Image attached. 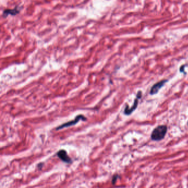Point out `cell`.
I'll return each instance as SVG.
<instances>
[{
    "label": "cell",
    "instance_id": "6da1fadb",
    "mask_svg": "<svg viewBox=\"0 0 188 188\" xmlns=\"http://www.w3.org/2000/svg\"><path fill=\"white\" fill-rule=\"evenodd\" d=\"M168 128L166 125L158 126L154 129L151 135V138L153 141H159L165 138Z\"/></svg>",
    "mask_w": 188,
    "mask_h": 188
},
{
    "label": "cell",
    "instance_id": "7a4b0ae2",
    "mask_svg": "<svg viewBox=\"0 0 188 188\" xmlns=\"http://www.w3.org/2000/svg\"><path fill=\"white\" fill-rule=\"evenodd\" d=\"M80 120L86 121L87 118L84 115H83L82 114H79V115H78L77 116H76L75 118L73 119V120H71V121H69L68 122L63 123L62 125H60L59 126H57V128H56V130H61V129H64V128H69V127H70V126L75 125L76 124H77Z\"/></svg>",
    "mask_w": 188,
    "mask_h": 188
},
{
    "label": "cell",
    "instance_id": "3957f363",
    "mask_svg": "<svg viewBox=\"0 0 188 188\" xmlns=\"http://www.w3.org/2000/svg\"><path fill=\"white\" fill-rule=\"evenodd\" d=\"M141 97H142V92L140 91H138V94L136 95V98L135 101H134V104H133V105L132 106V107L129 108V105H128L126 106L125 108L124 109V113L125 115H130L131 114H132L133 112L135 111L136 109L138 108V99H140Z\"/></svg>",
    "mask_w": 188,
    "mask_h": 188
},
{
    "label": "cell",
    "instance_id": "277c9868",
    "mask_svg": "<svg viewBox=\"0 0 188 188\" xmlns=\"http://www.w3.org/2000/svg\"><path fill=\"white\" fill-rule=\"evenodd\" d=\"M57 156L63 162L66 163H71L72 162V160L69 156L68 154L65 150H60L57 152Z\"/></svg>",
    "mask_w": 188,
    "mask_h": 188
},
{
    "label": "cell",
    "instance_id": "5b68a950",
    "mask_svg": "<svg viewBox=\"0 0 188 188\" xmlns=\"http://www.w3.org/2000/svg\"><path fill=\"white\" fill-rule=\"evenodd\" d=\"M167 82H168V80H162L155 83L151 89L150 94L151 95H154V94L158 93V92L160 89V88H162L164 85H165V83Z\"/></svg>",
    "mask_w": 188,
    "mask_h": 188
},
{
    "label": "cell",
    "instance_id": "8992f818",
    "mask_svg": "<svg viewBox=\"0 0 188 188\" xmlns=\"http://www.w3.org/2000/svg\"><path fill=\"white\" fill-rule=\"evenodd\" d=\"M22 6H17L13 9H7L4 10L3 12V18H6L8 15L11 16H16L17 14L19 13L20 11L22 9Z\"/></svg>",
    "mask_w": 188,
    "mask_h": 188
},
{
    "label": "cell",
    "instance_id": "52a82bcc",
    "mask_svg": "<svg viewBox=\"0 0 188 188\" xmlns=\"http://www.w3.org/2000/svg\"><path fill=\"white\" fill-rule=\"evenodd\" d=\"M119 176L118 174H115L114 176H113V178H112V183L113 184H115L116 183V181L118 180V179L119 178Z\"/></svg>",
    "mask_w": 188,
    "mask_h": 188
},
{
    "label": "cell",
    "instance_id": "ba28073f",
    "mask_svg": "<svg viewBox=\"0 0 188 188\" xmlns=\"http://www.w3.org/2000/svg\"><path fill=\"white\" fill-rule=\"evenodd\" d=\"M37 167H38V169L41 170L43 167V163H40L39 164H38Z\"/></svg>",
    "mask_w": 188,
    "mask_h": 188
},
{
    "label": "cell",
    "instance_id": "9c48e42d",
    "mask_svg": "<svg viewBox=\"0 0 188 188\" xmlns=\"http://www.w3.org/2000/svg\"></svg>",
    "mask_w": 188,
    "mask_h": 188
}]
</instances>
